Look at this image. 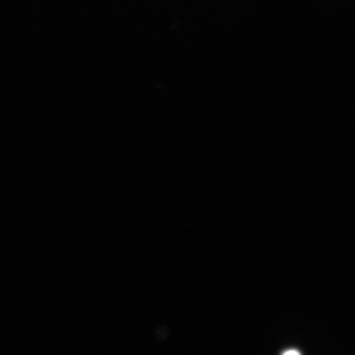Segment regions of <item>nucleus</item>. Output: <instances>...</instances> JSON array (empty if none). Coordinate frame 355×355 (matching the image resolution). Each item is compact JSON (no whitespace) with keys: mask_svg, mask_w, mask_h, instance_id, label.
Returning a JSON list of instances; mask_svg holds the SVG:
<instances>
[{"mask_svg":"<svg viewBox=\"0 0 355 355\" xmlns=\"http://www.w3.org/2000/svg\"><path fill=\"white\" fill-rule=\"evenodd\" d=\"M283 355H300V354L295 349L287 350Z\"/></svg>","mask_w":355,"mask_h":355,"instance_id":"obj_1","label":"nucleus"}]
</instances>
